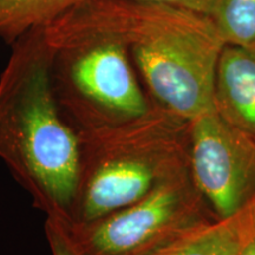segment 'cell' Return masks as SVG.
<instances>
[{
    "label": "cell",
    "instance_id": "6da1fadb",
    "mask_svg": "<svg viewBox=\"0 0 255 255\" xmlns=\"http://www.w3.org/2000/svg\"><path fill=\"white\" fill-rule=\"evenodd\" d=\"M50 60L45 27L28 32L12 45L0 75V158L46 219L70 226L81 137L57 105Z\"/></svg>",
    "mask_w": 255,
    "mask_h": 255
},
{
    "label": "cell",
    "instance_id": "7a4b0ae2",
    "mask_svg": "<svg viewBox=\"0 0 255 255\" xmlns=\"http://www.w3.org/2000/svg\"><path fill=\"white\" fill-rule=\"evenodd\" d=\"M64 15L126 41L152 105L187 123L215 110L225 43L208 17L137 0H83Z\"/></svg>",
    "mask_w": 255,
    "mask_h": 255
},
{
    "label": "cell",
    "instance_id": "3957f363",
    "mask_svg": "<svg viewBox=\"0 0 255 255\" xmlns=\"http://www.w3.org/2000/svg\"><path fill=\"white\" fill-rule=\"evenodd\" d=\"M45 36L53 96L79 137L151 110L129 47L117 34L60 17L45 27Z\"/></svg>",
    "mask_w": 255,
    "mask_h": 255
},
{
    "label": "cell",
    "instance_id": "277c9868",
    "mask_svg": "<svg viewBox=\"0 0 255 255\" xmlns=\"http://www.w3.org/2000/svg\"><path fill=\"white\" fill-rule=\"evenodd\" d=\"M176 121L152 105L143 117L81 136L78 186L70 226L131 205L183 169L175 136Z\"/></svg>",
    "mask_w": 255,
    "mask_h": 255
},
{
    "label": "cell",
    "instance_id": "5b68a950",
    "mask_svg": "<svg viewBox=\"0 0 255 255\" xmlns=\"http://www.w3.org/2000/svg\"><path fill=\"white\" fill-rule=\"evenodd\" d=\"M193 178L177 170L131 205L92 221L65 226L78 255H154L210 221Z\"/></svg>",
    "mask_w": 255,
    "mask_h": 255
},
{
    "label": "cell",
    "instance_id": "8992f818",
    "mask_svg": "<svg viewBox=\"0 0 255 255\" xmlns=\"http://www.w3.org/2000/svg\"><path fill=\"white\" fill-rule=\"evenodd\" d=\"M190 124V171L200 195L219 219L255 200V139L213 110Z\"/></svg>",
    "mask_w": 255,
    "mask_h": 255
},
{
    "label": "cell",
    "instance_id": "52a82bcc",
    "mask_svg": "<svg viewBox=\"0 0 255 255\" xmlns=\"http://www.w3.org/2000/svg\"><path fill=\"white\" fill-rule=\"evenodd\" d=\"M215 110L255 139V52L225 45L214 84Z\"/></svg>",
    "mask_w": 255,
    "mask_h": 255
},
{
    "label": "cell",
    "instance_id": "ba28073f",
    "mask_svg": "<svg viewBox=\"0 0 255 255\" xmlns=\"http://www.w3.org/2000/svg\"><path fill=\"white\" fill-rule=\"evenodd\" d=\"M255 234V200L238 214L210 221L154 255H238Z\"/></svg>",
    "mask_w": 255,
    "mask_h": 255
},
{
    "label": "cell",
    "instance_id": "9c48e42d",
    "mask_svg": "<svg viewBox=\"0 0 255 255\" xmlns=\"http://www.w3.org/2000/svg\"><path fill=\"white\" fill-rule=\"evenodd\" d=\"M83 0H0V39L8 45L49 26Z\"/></svg>",
    "mask_w": 255,
    "mask_h": 255
},
{
    "label": "cell",
    "instance_id": "30bf717a",
    "mask_svg": "<svg viewBox=\"0 0 255 255\" xmlns=\"http://www.w3.org/2000/svg\"><path fill=\"white\" fill-rule=\"evenodd\" d=\"M208 18L225 45L255 52V0H215Z\"/></svg>",
    "mask_w": 255,
    "mask_h": 255
},
{
    "label": "cell",
    "instance_id": "8fae6325",
    "mask_svg": "<svg viewBox=\"0 0 255 255\" xmlns=\"http://www.w3.org/2000/svg\"><path fill=\"white\" fill-rule=\"evenodd\" d=\"M45 235L52 255H78L70 241L68 231L62 222L46 219Z\"/></svg>",
    "mask_w": 255,
    "mask_h": 255
},
{
    "label": "cell",
    "instance_id": "7c38bea8",
    "mask_svg": "<svg viewBox=\"0 0 255 255\" xmlns=\"http://www.w3.org/2000/svg\"><path fill=\"white\" fill-rule=\"evenodd\" d=\"M137 1L171 6V7L186 9V11L208 17L215 0H137Z\"/></svg>",
    "mask_w": 255,
    "mask_h": 255
},
{
    "label": "cell",
    "instance_id": "4fadbf2b",
    "mask_svg": "<svg viewBox=\"0 0 255 255\" xmlns=\"http://www.w3.org/2000/svg\"><path fill=\"white\" fill-rule=\"evenodd\" d=\"M238 255H255V234L241 248V251L239 252Z\"/></svg>",
    "mask_w": 255,
    "mask_h": 255
}]
</instances>
